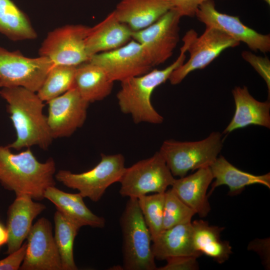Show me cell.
Here are the masks:
<instances>
[{"mask_svg":"<svg viewBox=\"0 0 270 270\" xmlns=\"http://www.w3.org/2000/svg\"><path fill=\"white\" fill-rule=\"evenodd\" d=\"M0 96L7 103L16 132L15 140L8 146L18 150L34 146L48 149L54 138L44 114V102L36 92L22 86L4 87Z\"/></svg>","mask_w":270,"mask_h":270,"instance_id":"1","label":"cell"},{"mask_svg":"<svg viewBox=\"0 0 270 270\" xmlns=\"http://www.w3.org/2000/svg\"><path fill=\"white\" fill-rule=\"evenodd\" d=\"M55 172L51 158L42 162L30 148L14 154L8 146H0V184L16 196L24 194L34 200H42L46 190L56 185Z\"/></svg>","mask_w":270,"mask_h":270,"instance_id":"2","label":"cell"},{"mask_svg":"<svg viewBox=\"0 0 270 270\" xmlns=\"http://www.w3.org/2000/svg\"><path fill=\"white\" fill-rule=\"evenodd\" d=\"M186 52V48L182 46L178 58L166 68L152 70L121 82L120 88L116 94L120 111L130 115L135 124H162L164 118L152 106V95L158 86L168 80L174 70L184 62Z\"/></svg>","mask_w":270,"mask_h":270,"instance_id":"3","label":"cell"},{"mask_svg":"<svg viewBox=\"0 0 270 270\" xmlns=\"http://www.w3.org/2000/svg\"><path fill=\"white\" fill-rule=\"evenodd\" d=\"M120 224L122 236V269L156 270L151 235L136 198H129Z\"/></svg>","mask_w":270,"mask_h":270,"instance_id":"4","label":"cell"},{"mask_svg":"<svg viewBox=\"0 0 270 270\" xmlns=\"http://www.w3.org/2000/svg\"><path fill=\"white\" fill-rule=\"evenodd\" d=\"M222 148V134L214 132L206 138L198 141L166 140L158 152L173 176L181 178L190 170L210 167L218 158Z\"/></svg>","mask_w":270,"mask_h":270,"instance_id":"5","label":"cell"},{"mask_svg":"<svg viewBox=\"0 0 270 270\" xmlns=\"http://www.w3.org/2000/svg\"><path fill=\"white\" fill-rule=\"evenodd\" d=\"M124 162L120 154H102L100 160L91 170L79 174L60 170L54 177L68 188L78 190L83 198L96 202L110 185L119 182L126 168Z\"/></svg>","mask_w":270,"mask_h":270,"instance_id":"6","label":"cell"},{"mask_svg":"<svg viewBox=\"0 0 270 270\" xmlns=\"http://www.w3.org/2000/svg\"><path fill=\"white\" fill-rule=\"evenodd\" d=\"M182 40L186 52L190 53V58L172 73L168 80L173 85L180 83L190 72L206 67L226 49L240 44L224 32L211 26H206L200 37L194 30H190Z\"/></svg>","mask_w":270,"mask_h":270,"instance_id":"7","label":"cell"},{"mask_svg":"<svg viewBox=\"0 0 270 270\" xmlns=\"http://www.w3.org/2000/svg\"><path fill=\"white\" fill-rule=\"evenodd\" d=\"M174 178L160 152L126 168L119 181L120 194L123 197L138 198L150 192H164Z\"/></svg>","mask_w":270,"mask_h":270,"instance_id":"8","label":"cell"},{"mask_svg":"<svg viewBox=\"0 0 270 270\" xmlns=\"http://www.w3.org/2000/svg\"><path fill=\"white\" fill-rule=\"evenodd\" d=\"M90 26L68 24L49 32L39 49V55L54 64L77 66L90 60L86 40Z\"/></svg>","mask_w":270,"mask_h":270,"instance_id":"9","label":"cell"},{"mask_svg":"<svg viewBox=\"0 0 270 270\" xmlns=\"http://www.w3.org/2000/svg\"><path fill=\"white\" fill-rule=\"evenodd\" d=\"M54 65L47 58H29L0 46L1 87L22 86L36 92Z\"/></svg>","mask_w":270,"mask_h":270,"instance_id":"10","label":"cell"},{"mask_svg":"<svg viewBox=\"0 0 270 270\" xmlns=\"http://www.w3.org/2000/svg\"><path fill=\"white\" fill-rule=\"evenodd\" d=\"M181 18L172 8L150 26L132 31V39L141 44L153 66L164 63L172 56L180 38Z\"/></svg>","mask_w":270,"mask_h":270,"instance_id":"11","label":"cell"},{"mask_svg":"<svg viewBox=\"0 0 270 270\" xmlns=\"http://www.w3.org/2000/svg\"><path fill=\"white\" fill-rule=\"evenodd\" d=\"M89 62L101 67L114 82L145 74L153 67L142 46L132 39L118 48L92 56Z\"/></svg>","mask_w":270,"mask_h":270,"instance_id":"12","label":"cell"},{"mask_svg":"<svg viewBox=\"0 0 270 270\" xmlns=\"http://www.w3.org/2000/svg\"><path fill=\"white\" fill-rule=\"evenodd\" d=\"M47 103V121L54 139L70 136L84 125L90 103L74 86Z\"/></svg>","mask_w":270,"mask_h":270,"instance_id":"13","label":"cell"},{"mask_svg":"<svg viewBox=\"0 0 270 270\" xmlns=\"http://www.w3.org/2000/svg\"><path fill=\"white\" fill-rule=\"evenodd\" d=\"M195 16L206 26L216 28L238 42L245 43L254 52L270 51V35L260 34L244 24L238 17L219 12L214 0H206L198 8Z\"/></svg>","mask_w":270,"mask_h":270,"instance_id":"14","label":"cell"},{"mask_svg":"<svg viewBox=\"0 0 270 270\" xmlns=\"http://www.w3.org/2000/svg\"><path fill=\"white\" fill-rule=\"evenodd\" d=\"M26 249L21 270H62L60 256L46 218L32 224L26 238Z\"/></svg>","mask_w":270,"mask_h":270,"instance_id":"15","label":"cell"},{"mask_svg":"<svg viewBox=\"0 0 270 270\" xmlns=\"http://www.w3.org/2000/svg\"><path fill=\"white\" fill-rule=\"evenodd\" d=\"M33 200L28 194L16 196L8 208L6 227L8 233L6 254L20 248L28 236L34 220L46 208L43 204Z\"/></svg>","mask_w":270,"mask_h":270,"instance_id":"16","label":"cell"},{"mask_svg":"<svg viewBox=\"0 0 270 270\" xmlns=\"http://www.w3.org/2000/svg\"><path fill=\"white\" fill-rule=\"evenodd\" d=\"M213 180L210 168H203L190 175L175 178L170 188L196 214L204 218L211 210L207 190Z\"/></svg>","mask_w":270,"mask_h":270,"instance_id":"17","label":"cell"},{"mask_svg":"<svg viewBox=\"0 0 270 270\" xmlns=\"http://www.w3.org/2000/svg\"><path fill=\"white\" fill-rule=\"evenodd\" d=\"M132 30L121 22L113 10L102 21L90 28L86 40L90 58L97 54L118 48L132 40Z\"/></svg>","mask_w":270,"mask_h":270,"instance_id":"18","label":"cell"},{"mask_svg":"<svg viewBox=\"0 0 270 270\" xmlns=\"http://www.w3.org/2000/svg\"><path fill=\"white\" fill-rule=\"evenodd\" d=\"M235 112L230 124L223 132L228 134L250 125L270 128V102H260L249 92L246 86H236L232 90Z\"/></svg>","mask_w":270,"mask_h":270,"instance_id":"19","label":"cell"},{"mask_svg":"<svg viewBox=\"0 0 270 270\" xmlns=\"http://www.w3.org/2000/svg\"><path fill=\"white\" fill-rule=\"evenodd\" d=\"M174 8L170 0H121L114 10L132 31L144 29Z\"/></svg>","mask_w":270,"mask_h":270,"instance_id":"20","label":"cell"},{"mask_svg":"<svg viewBox=\"0 0 270 270\" xmlns=\"http://www.w3.org/2000/svg\"><path fill=\"white\" fill-rule=\"evenodd\" d=\"M152 242V253L159 260L178 256L202 255L194 245L192 222L164 230Z\"/></svg>","mask_w":270,"mask_h":270,"instance_id":"21","label":"cell"},{"mask_svg":"<svg viewBox=\"0 0 270 270\" xmlns=\"http://www.w3.org/2000/svg\"><path fill=\"white\" fill-rule=\"evenodd\" d=\"M210 168L214 180L210 184L211 189L208 194V196L216 188L222 185L228 187V194L232 196L240 194L246 186L255 184H262L270 188V172L254 175L242 171L232 165L222 156L217 158Z\"/></svg>","mask_w":270,"mask_h":270,"instance_id":"22","label":"cell"},{"mask_svg":"<svg viewBox=\"0 0 270 270\" xmlns=\"http://www.w3.org/2000/svg\"><path fill=\"white\" fill-rule=\"evenodd\" d=\"M44 197L53 203L58 210L80 228L90 226L102 228L105 226L104 218L94 214L86 206L84 198L79 192L68 193L52 186L46 190Z\"/></svg>","mask_w":270,"mask_h":270,"instance_id":"23","label":"cell"},{"mask_svg":"<svg viewBox=\"0 0 270 270\" xmlns=\"http://www.w3.org/2000/svg\"><path fill=\"white\" fill-rule=\"evenodd\" d=\"M114 82L101 67L89 61L76 67L74 86L90 104L109 96Z\"/></svg>","mask_w":270,"mask_h":270,"instance_id":"24","label":"cell"},{"mask_svg":"<svg viewBox=\"0 0 270 270\" xmlns=\"http://www.w3.org/2000/svg\"><path fill=\"white\" fill-rule=\"evenodd\" d=\"M192 224L194 245L196 251L220 264L228 260L232 254V248L228 241L220 238L224 228L210 226L202 220H195Z\"/></svg>","mask_w":270,"mask_h":270,"instance_id":"25","label":"cell"},{"mask_svg":"<svg viewBox=\"0 0 270 270\" xmlns=\"http://www.w3.org/2000/svg\"><path fill=\"white\" fill-rule=\"evenodd\" d=\"M0 33L14 41L37 37L28 17L12 0H0Z\"/></svg>","mask_w":270,"mask_h":270,"instance_id":"26","label":"cell"},{"mask_svg":"<svg viewBox=\"0 0 270 270\" xmlns=\"http://www.w3.org/2000/svg\"><path fill=\"white\" fill-rule=\"evenodd\" d=\"M54 239L62 262V270H76L74 258V244L80 227L58 210L54 216Z\"/></svg>","mask_w":270,"mask_h":270,"instance_id":"27","label":"cell"},{"mask_svg":"<svg viewBox=\"0 0 270 270\" xmlns=\"http://www.w3.org/2000/svg\"><path fill=\"white\" fill-rule=\"evenodd\" d=\"M76 66L54 64L36 92L44 102L64 94L74 86Z\"/></svg>","mask_w":270,"mask_h":270,"instance_id":"28","label":"cell"},{"mask_svg":"<svg viewBox=\"0 0 270 270\" xmlns=\"http://www.w3.org/2000/svg\"><path fill=\"white\" fill-rule=\"evenodd\" d=\"M164 192L155 193L151 195L146 194L137 198L138 206L150 230L152 240L164 230L163 220Z\"/></svg>","mask_w":270,"mask_h":270,"instance_id":"29","label":"cell"},{"mask_svg":"<svg viewBox=\"0 0 270 270\" xmlns=\"http://www.w3.org/2000/svg\"><path fill=\"white\" fill-rule=\"evenodd\" d=\"M164 210V230L192 222L195 212L182 202L171 188L165 192Z\"/></svg>","mask_w":270,"mask_h":270,"instance_id":"30","label":"cell"},{"mask_svg":"<svg viewBox=\"0 0 270 270\" xmlns=\"http://www.w3.org/2000/svg\"><path fill=\"white\" fill-rule=\"evenodd\" d=\"M243 58L250 64L266 82L270 96V61L266 57L257 56L250 52L244 51Z\"/></svg>","mask_w":270,"mask_h":270,"instance_id":"31","label":"cell"},{"mask_svg":"<svg viewBox=\"0 0 270 270\" xmlns=\"http://www.w3.org/2000/svg\"><path fill=\"white\" fill-rule=\"evenodd\" d=\"M196 255L182 256L166 259V264L156 270H196L199 268Z\"/></svg>","mask_w":270,"mask_h":270,"instance_id":"32","label":"cell"},{"mask_svg":"<svg viewBox=\"0 0 270 270\" xmlns=\"http://www.w3.org/2000/svg\"><path fill=\"white\" fill-rule=\"evenodd\" d=\"M26 249V242L22 244L20 248L8 254L0 260V270H18L24 260Z\"/></svg>","mask_w":270,"mask_h":270,"instance_id":"33","label":"cell"},{"mask_svg":"<svg viewBox=\"0 0 270 270\" xmlns=\"http://www.w3.org/2000/svg\"><path fill=\"white\" fill-rule=\"evenodd\" d=\"M208 0H170L181 16L194 17L198 6Z\"/></svg>","mask_w":270,"mask_h":270,"instance_id":"34","label":"cell"},{"mask_svg":"<svg viewBox=\"0 0 270 270\" xmlns=\"http://www.w3.org/2000/svg\"><path fill=\"white\" fill-rule=\"evenodd\" d=\"M270 238L256 239L252 241L248 247L249 250L258 252L266 268H270Z\"/></svg>","mask_w":270,"mask_h":270,"instance_id":"35","label":"cell"},{"mask_svg":"<svg viewBox=\"0 0 270 270\" xmlns=\"http://www.w3.org/2000/svg\"><path fill=\"white\" fill-rule=\"evenodd\" d=\"M8 240V233L6 228L0 224V246L6 244Z\"/></svg>","mask_w":270,"mask_h":270,"instance_id":"36","label":"cell"},{"mask_svg":"<svg viewBox=\"0 0 270 270\" xmlns=\"http://www.w3.org/2000/svg\"><path fill=\"white\" fill-rule=\"evenodd\" d=\"M266 2L268 5L270 4V0H263Z\"/></svg>","mask_w":270,"mask_h":270,"instance_id":"37","label":"cell"},{"mask_svg":"<svg viewBox=\"0 0 270 270\" xmlns=\"http://www.w3.org/2000/svg\"><path fill=\"white\" fill-rule=\"evenodd\" d=\"M0 88H2V87H1V85H0Z\"/></svg>","mask_w":270,"mask_h":270,"instance_id":"38","label":"cell"}]
</instances>
